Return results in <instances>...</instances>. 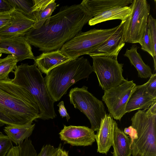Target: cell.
<instances>
[{"instance_id":"cell-39","label":"cell","mask_w":156,"mask_h":156,"mask_svg":"<svg viewBox=\"0 0 156 156\" xmlns=\"http://www.w3.org/2000/svg\"><path fill=\"white\" fill-rule=\"evenodd\" d=\"M2 55V53H0V57Z\"/></svg>"},{"instance_id":"cell-9","label":"cell","mask_w":156,"mask_h":156,"mask_svg":"<svg viewBox=\"0 0 156 156\" xmlns=\"http://www.w3.org/2000/svg\"><path fill=\"white\" fill-rule=\"evenodd\" d=\"M129 6L131 12L122 26V41L140 44L147 25L150 5L146 0H133Z\"/></svg>"},{"instance_id":"cell-37","label":"cell","mask_w":156,"mask_h":156,"mask_svg":"<svg viewBox=\"0 0 156 156\" xmlns=\"http://www.w3.org/2000/svg\"><path fill=\"white\" fill-rule=\"evenodd\" d=\"M147 111L150 113L156 114V99L154 100Z\"/></svg>"},{"instance_id":"cell-15","label":"cell","mask_w":156,"mask_h":156,"mask_svg":"<svg viewBox=\"0 0 156 156\" xmlns=\"http://www.w3.org/2000/svg\"><path fill=\"white\" fill-rule=\"evenodd\" d=\"M124 21H121L119 28L110 37L87 55L90 56L107 55L120 51L125 45L122 37V26Z\"/></svg>"},{"instance_id":"cell-24","label":"cell","mask_w":156,"mask_h":156,"mask_svg":"<svg viewBox=\"0 0 156 156\" xmlns=\"http://www.w3.org/2000/svg\"><path fill=\"white\" fill-rule=\"evenodd\" d=\"M18 61L13 55L9 54L3 58H0V80L9 79V74L13 72Z\"/></svg>"},{"instance_id":"cell-20","label":"cell","mask_w":156,"mask_h":156,"mask_svg":"<svg viewBox=\"0 0 156 156\" xmlns=\"http://www.w3.org/2000/svg\"><path fill=\"white\" fill-rule=\"evenodd\" d=\"M130 144V138L118 128L117 123L114 121L112 156H131Z\"/></svg>"},{"instance_id":"cell-38","label":"cell","mask_w":156,"mask_h":156,"mask_svg":"<svg viewBox=\"0 0 156 156\" xmlns=\"http://www.w3.org/2000/svg\"><path fill=\"white\" fill-rule=\"evenodd\" d=\"M59 153L58 156H69L68 151L64 150L61 147L60 144L58 147Z\"/></svg>"},{"instance_id":"cell-25","label":"cell","mask_w":156,"mask_h":156,"mask_svg":"<svg viewBox=\"0 0 156 156\" xmlns=\"http://www.w3.org/2000/svg\"><path fill=\"white\" fill-rule=\"evenodd\" d=\"M7 0L15 10L19 12L27 17L36 22L32 12V7L33 5V0Z\"/></svg>"},{"instance_id":"cell-1","label":"cell","mask_w":156,"mask_h":156,"mask_svg":"<svg viewBox=\"0 0 156 156\" xmlns=\"http://www.w3.org/2000/svg\"><path fill=\"white\" fill-rule=\"evenodd\" d=\"M93 17L81 3L66 6L48 18L40 29L32 27L24 37L30 45L43 52L59 50L81 31L83 26Z\"/></svg>"},{"instance_id":"cell-10","label":"cell","mask_w":156,"mask_h":156,"mask_svg":"<svg viewBox=\"0 0 156 156\" xmlns=\"http://www.w3.org/2000/svg\"><path fill=\"white\" fill-rule=\"evenodd\" d=\"M136 87L133 80L127 79L121 84L104 91L102 100L110 115L115 119L120 121L126 113L125 109L127 104Z\"/></svg>"},{"instance_id":"cell-21","label":"cell","mask_w":156,"mask_h":156,"mask_svg":"<svg viewBox=\"0 0 156 156\" xmlns=\"http://www.w3.org/2000/svg\"><path fill=\"white\" fill-rule=\"evenodd\" d=\"M35 126V124L32 123L10 125L5 127L4 130L11 141L18 146L32 134Z\"/></svg>"},{"instance_id":"cell-32","label":"cell","mask_w":156,"mask_h":156,"mask_svg":"<svg viewBox=\"0 0 156 156\" xmlns=\"http://www.w3.org/2000/svg\"><path fill=\"white\" fill-rule=\"evenodd\" d=\"M12 10L0 12V29L9 22L11 13Z\"/></svg>"},{"instance_id":"cell-11","label":"cell","mask_w":156,"mask_h":156,"mask_svg":"<svg viewBox=\"0 0 156 156\" xmlns=\"http://www.w3.org/2000/svg\"><path fill=\"white\" fill-rule=\"evenodd\" d=\"M59 134L62 140L72 146L91 145L95 140L94 131L84 126L64 125Z\"/></svg>"},{"instance_id":"cell-34","label":"cell","mask_w":156,"mask_h":156,"mask_svg":"<svg viewBox=\"0 0 156 156\" xmlns=\"http://www.w3.org/2000/svg\"><path fill=\"white\" fill-rule=\"evenodd\" d=\"M57 106L59 107L58 111L60 114V116L62 118L66 117L67 121L70 119V116L67 113V110L65 107L64 102L63 101L60 102Z\"/></svg>"},{"instance_id":"cell-13","label":"cell","mask_w":156,"mask_h":156,"mask_svg":"<svg viewBox=\"0 0 156 156\" xmlns=\"http://www.w3.org/2000/svg\"><path fill=\"white\" fill-rule=\"evenodd\" d=\"M0 53L13 55L18 62L35 58L30 45L24 37L0 39Z\"/></svg>"},{"instance_id":"cell-33","label":"cell","mask_w":156,"mask_h":156,"mask_svg":"<svg viewBox=\"0 0 156 156\" xmlns=\"http://www.w3.org/2000/svg\"><path fill=\"white\" fill-rule=\"evenodd\" d=\"M123 132L126 135H128L129 136L131 140V143L133 140L137 138L136 130L132 126H130L128 127L125 128Z\"/></svg>"},{"instance_id":"cell-36","label":"cell","mask_w":156,"mask_h":156,"mask_svg":"<svg viewBox=\"0 0 156 156\" xmlns=\"http://www.w3.org/2000/svg\"><path fill=\"white\" fill-rule=\"evenodd\" d=\"M20 150L18 146H12L6 156H19Z\"/></svg>"},{"instance_id":"cell-17","label":"cell","mask_w":156,"mask_h":156,"mask_svg":"<svg viewBox=\"0 0 156 156\" xmlns=\"http://www.w3.org/2000/svg\"><path fill=\"white\" fill-rule=\"evenodd\" d=\"M32 12L35 19L36 23L32 28L35 29H40L46 20L51 16L56 7L55 0H33Z\"/></svg>"},{"instance_id":"cell-28","label":"cell","mask_w":156,"mask_h":156,"mask_svg":"<svg viewBox=\"0 0 156 156\" xmlns=\"http://www.w3.org/2000/svg\"><path fill=\"white\" fill-rule=\"evenodd\" d=\"M12 146L8 136L0 132V156H6Z\"/></svg>"},{"instance_id":"cell-3","label":"cell","mask_w":156,"mask_h":156,"mask_svg":"<svg viewBox=\"0 0 156 156\" xmlns=\"http://www.w3.org/2000/svg\"><path fill=\"white\" fill-rule=\"evenodd\" d=\"M93 72L88 60L83 56L70 60L51 69L44 78L53 100L59 101L72 85L88 78Z\"/></svg>"},{"instance_id":"cell-5","label":"cell","mask_w":156,"mask_h":156,"mask_svg":"<svg viewBox=\"0 0 156 156\" xmlns=\"http://www.w3.org/2000/svg\"><path fill=\"white\" fill-rule=\"evenodd\" d=\"M139 110L132 117L137 138L131 143L133 156H156V114Z\"/></svg>"},{"instance_id":"cell-22","label":"cell","mask_w":156,"mask_h":156,"mask_svg":"<svg viewBox=\"0 0 156 156\" xmlns=\"http://www.w3.org/2000/svg\"><path fill=\"white\" fill-rule=\"evenodd\" d=\"M129 6L114 8L102 12L93 17L88 22L90 26H94L106 21L120 20L125 21L131 12Z\"/></svg>"},{"instance_id":"cell-7","label":"cell","mask_w":156,"mask_h":156,"mask_svg":"<svg viewBox=\"0 0 156 156\" xmlns=\"http://www.w3.org/2000/svg\"><path fill=\"white\" fill-rule=\"evenodd\" d=\"M87 89L85 86L72 88L69 93L70 101L75 108L87 117L91 124V129L97 132L106 112L102 102L88 91Z\"/></svg>"},{"instance_id":"cell-12","label":"cell","mask_w":156,"mask_h":156,"mask_svg":"<svg viewBox=\"0 0 156 156\" xmlns=\"http://www.w3.org/2000/svg\"><path fill=\"white\" fill-rule=\"evenodd\" d=\"M35 23L14 9L11 13L9 22L0 29V39L24 37Z\"/></svg>"},{"instance_id":"cell-35","label":"cell","mask_w":156,"mask_h":156,"mask_svg":"<svg viewBox=\"0 0 156 156\" xmlns=\"http://www.w3.org/2000/svg\"><path fill=\"white\" fill-rule=\"evenodd\" d=\"M14 9L7 0H0V12L9 11Z\"/></svg>"},{"instance_id":"cell-31","label":"cell","mask_w":156,"mask_h":156,"mask_svg":"<svg viewBox=\"0 0 156 156\" xmlns=\"http://www.w3.org/2000/svg\"><path fill=\"white\" fill-rule=\"evenodd\" d=\"M145 83L147 90L149 94L156 98V73L153 74Z\"/></svg>"},{"instance_id":"cell-29","label":"cell","mask_w":156,"mask_h":156,"mask_svg":"<svg viewBox=\"0 0 156 156\" xmlns=\"http://www.w3.org/2000/svg\"><path fill=\"white\" fill-rule=\"evenodd\" d=\"M147 25L151 38L154 51L156 53V22L151 15H149L147 20Z\"/></svg>"},{"instance_id":"cell-8","label":"cell","mask_w":156,"mask_h":156,"mask_svg":"<svg viewBox=\"0 0 156 156\" xmlns=\"http://www.w3.org/2000/svg\"><path fill=\"white\" fill-rule=\"evenodd\" d=\"M120 51L107 55L90 56L93 59V71L97 75L99 86L104 91L118 86L126 80L122 74L123 64L117 61Z\"/></svg>"},{"instance_id":"cell-4","label":"cell","mask_w":156,"mask_h":156,"mask_svg":"<svg viewBox=\"0 0 156 156\" xmlns=\"http://www.w3.org/2000/svg\"><path fill=\"white\" fill-rule=\"evenodd\" d=\"M14 70V78L11 79L12 82L26 89L33 96L39 109L40 119L55 118L56 115L54 107L55 102L48 91L44 78L36 64L29 65L21 63Z\"/></svg>"},{"instance_id":"cell-6","label":"cell","mask_w":156,"mask_h":156,"mask_svg":"<svg viewBox=\"0 0 156 156\" xmlns=\"http://www.w3.org/2000/svg\"><path fill=\"white\" fill-rule=\"evenodd\" d=\"M120 24L106 29H94L81 31L65 43L60 49L62 53L71 60L92 51L107 40L116 30Z\"/></svg>"},{"instance_id":"cell-2","label":"cell","mask_w":156,"mask_h":156,"mask_svg":"<svg viewBox=\"0 0 156 156\" xmlns=\"http://www.w3.org/2000/svg\"><path fill=\"white\" fill-rule=\"evenodd\" d=\"M40 118L37 104L28 91L11 79L0 80V127L32 123Z\"/></svg>"},{"instance_id":"cell-18","label":"cell","mask_w":156,"mask_h":156,"mask_svg":"<svg viewBox=\"0 0 156 156\" xmlns=\"http://www.w3.org/2000/svg\"><path fill=\"white\" fill-rule=\"evenodd\" d=\"M34 60L40 71L47 74L54 68L71 60L63 54L59 49L43 52L35 57Z\"/></svg>"},{"instance_id":"cell-30","label":"cell","mask_w":156,"mask_h":156,"mask_svg":"<svg viewBox=\"0 0 156 156\" xmlns=\"http://www.w3.org/2000/svg\"><path fill=\"white\" fill-rule=\"evenodd\" d=\"M59 147L56 148L50 144L43 146L37 156H58Z\"/></svg>"},{"instance_id":"cell-16","label":"cell","mask_w":156,"mask_h":156,"mask_svg":"<svg viewBox=\"0 0 156 156\" xmlns=\"http://www.w3.org/2000/svg\"><path fill=\"white\" fill-rule=\"evenodd\" d=\"M156 99L148 93L145 83L137 86L128 100L126 111L127 113L141 109L147 110Z\"/></svg>"},{"instance_id":"cell-14","label":"cell","mask_w":156,"mask_h":156,"mask_svg":"<svg viewBox=\"0 0 156 156\" xmlns=\"http://www.w3.org/2000/svg\"><path fill=\"white\" fill-rule=\"evenodd\" d=\"M114 121L110 114H106L101 121L99 129L95 134L97 152L107 154L112 146Z\"/></svg>"},{"instance_id":"cell-26","label":"cell","mask_w":156,"mask_h":156,"mask_svg":"<svg viewBox=\"0 0 156 156\" xmlns=\"http://www.w3.org/2000/svg\"><path fill=\"white\" fill-rule=\"evenodd\" d=\"M140 44L141 46V49L147 52L153 58L154 70L156 71V53L154 51L153 43L147 25Z\"/></svg>"},{"instance_id":"cell-23","label":"cell","mask_w":156,"mask_h":156,"mask_svg":"<svg viewBox=\"0 0 156 156\" xmlns=\"http://www.w3.org/2000/svg\"><path fill=\"white\" fill-rule=\"evenodd\" d=\"M138 48L139 47L136 44L132 45L130 49H126L124 55L128 58L131 64L136 68L139 77L145 79L150 78L153 74L151 69L143 62L137 51Z\"/></svg>"},{"instance_id":"cell-19","label":"cell","mask_w":156,"mask_h":156,"mask_svg":"<svg viewBox=\"0 0 156 156\" xmlns=\"http://www.w3.org/2000/svg\"><path fill=\"white\" fill-rule=\"evenodd\" d=\"M132 1V0H83L81 4L94 17L112 8L127 6Z\"/></svg>"},{"instance_id":"cell-27","label":"cell","mask_w":156,"mask_h":156,"mask_svg":"<svg viewBox=\"0 0 156 156\" xmlns=\"http://www.w3.org/2000/svg\"><path fill=\"white\" fill-rule=\"evenodd\" d=\"M18 146L20 150L19 156H37L31 140L28 138Z\"/></svg>"}]
</instances>
